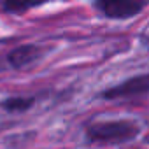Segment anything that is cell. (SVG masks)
Instances as JSON below:
<instances>
[{
    "label": "cell",
    "mask_w": 149,
    "mask_h": 149,
    "mask_svg": "<svg viewBox=\"0 0 149 149\" xmlns=\"http://www.w3.org/2000/svg\"><path fill=\"white\" fill-rule=\"evenodd\" d=\"M139 133H140L139 125L130 119L98 121L90 125L86 130L88 140L97 144H123L133 140Z\"/></svg>",
    "instance_id": "obj_1"
},
{
    "label": "cell",
    "mask_w": 149,
    "mask_h": 149,
    "mask_svg": "<svg viewBox=\"0 0 149 149\" xmlns=\"http://www.w3.org/2000/svg\"><path fill=\"white\" fill-rule=\"evenodd\" d=\"M135 97H149V74L133 76L121 84L104 91V98L118 100V98H135Z\"/></svg>",
    "instance_id": "obj_2"
},
{
    "label": "cell",
    "mask_w": 149,
    "mask_h": 149,
    "mask_svg": "<svg viewBox=\"0 0 149 149\" xmlns=\"http://www.w3.org/2000/svg\"><path fill=\"white\" fill-rule=\"evenodd\" d=\"M146 4L142 2H133V0H104V2H97V9L111 18V19H128L137 16Z\"/></svg>",
    "instance_id": "obj_3"
},
{
    "label": "cell",
    "mask_w": 149,
    "mask_h": 149,
    "mask_svg": "<svg viewBox=\"0 0 149 149\" xmlns=\"http://www.w3.org/2000/svg\"><path fill=\"white\" fill-rule=\"evenodd\" d=\"M39 54H40V49L37 46L25 44V46H19L9 53V63L14 68H23V67L33 63L39 58Z\"/></svg>",
    "instance_id": "obj_4"
},
{
    "label": "cell",
    "mask_w": 149,
    "mask_h": 149,
    "mask_svg": "<svg viewBox=\"0 0 149 149\" xmlns=\"http://www.w3.org/2000/svg\"><path fill=\"white\" fill-rule=\"evenodd\" d=\"M32 105V98H9L4 102V107L9 111H25Z\"/></svg>",
    "instance_id": "obj_5"
},
{
    "label": "cell",
    "mask_w": 149,
    "mask_h": 149,
    "mask_svg": "<svg viewBox=\"0 0 149 149\" xmlns=\"http://www.w3.org/2000/svg\"><path fill=\"white\" fill-rule=\"evenodd\" d=\"M7 11H16V13H23L30 7H33V4H6L4 6Z\"/></svg>",
    "instance_id": "obj_6"
}]
</instances>
